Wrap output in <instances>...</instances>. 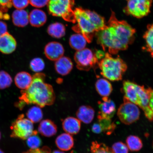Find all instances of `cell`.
Masks as SVG:
<instances>
[{
    "label": "cell",
    "mask_w": 153,
    "mask_h": 153,
    "mask_svg": "<svg viewBox=\"0 0 153 153\" xmlns=\"http://www.w3.org/2000/svg\"><path fill=\"white\" fill-rule=\"evenodd\" d=\"M94 52L96 57L98 60H101L105 56V53L103 51L96 50Z\"/></svg>",
    "instance_id": "39"
},
{
    "label": "cell",
    "mask_w": 153,
    "mask_h": 153,
    "mask_svg": "<svg viewBox=\"0 0 153 153\" xmlns=\"http://www.w3.org/2000/svg\"><path fill=\"white\" fill-rule=\"evenodd\" d=\"M94 115V110L92 107L88 105H83L80 107L76 112V116L78 120L85 124L91 123Z\"/></svg>",
    "instance_id": "16"
},
{
    "label": "cell",
    "mask_w": 153,
    "mask_h": 153,
    "mask_svg": "<svg viewBox=\"0 0 153 153\" xmlns=\"http://www.w3.org/2000/svg\"><path fill=\"white\" fill-rule=\"evenodd\" d=\"M53 153H65L59 150H55L53 151Z\"/></svg>",
    "instance_id": "41"
},
{
    "label": "cell",
    "mask_w": 153,
    "mask_h": 153,
    "mask_svg": "<svg viewBox=\"0 0 153 153\" xmlns=\"http://www.w3.org/2000/svg\"><path fill=\"white\" fill-rule=\"evenodd\" d=\"M13 82L10 74L4 71H0V89H4L10 87Z\"/></svg>",
    "instance_id": "30"
},
{
    "label": "cell",
    "mask_w": 153,
    "mask_h": 153,
    "mask_svg": "<svg viewBox=\"0 0 153 153\" xmlns=\"http://www.w3.org/2000/svg\"><path fill=\"white\" fill-rule=\"evenodd\" d=\"M62 125L64 131L70 134H76L79 132L81 128V121L71 117H67L63 120Z\"/></svg>",
    "instance_id": "14"
},
{
    "label": "cell",
    "mask_w": 153,
    "mask_h": 153,
    "mask_svg": "<svg viewBox=\"0 0 153 153\" xmlns=\"http://www.w3.org/2000/svg\"><path fill=\"white\" fill-rule=\"evenodd\" d=\"M75 0H49L48 11L53 16L61 17L67 22L75 24V14L73 8Z\"/></svg>",
    "instance_id": "5"
},
{
    "label": "cell",
    "mask_w": 153,
    "mask_h": 153,
    "mask_svg": "<svg viewBox=\"0 0 153 153\" xmlns=\"http://www.w3.org/2000/svg\"><path fill=\"white\" fill-rule=\"evenodd\" d=\"M0 153H4V152L1 149H0Z\"/></svg>",
    "instance_id": "42"
},
{
    "label": "cell",
    "mask_w": 153,
    "mask_h": 153,
    "mask_svg": "<svg viewBox=\"0 0 153 153\" xmlns=\"http://www.w3.org/2000/svg\"><path fill=\"white\" fill-rule=\"evenodd\" d=\"M47 20L46 14L41 10L34 9L29 15V21L30 24L34 27H40L43 26Z\"/></svg>",
    "instance_id": "15"
},
{
    "label": "cell",
    "mask_w": 153,
    "mask_h": 153,
    "mask_svg": "<svg viewBox=\"0 0 153 153\" xmlns=\"http://www.w3.org/2000/svg\"><path fill=\"white\" fill-rule=\"evenodd\" d=\"M22 153H51V149L47 146H44L42 149H30Z\"/></svg>",
    "instance_id": "36"
},
{
    "label": "cell",
    "mask_w": 153,
    "mask_h": 153,
    "mask_svg": "<svg viewBox=\"0 0 153 153\" xmlns=\"http://www.w3.org/2000/svg\"><path fill=\"white\" fill-rule=\"evenodd\" d=\"M143 38L146 43L143 49L150 53L151 56L153 58V23L147 26Z\"/></svg>",
    "instance_id": "23"
},
{
    "label": "cell",
    "mask_w": 153,
    "mask_h": 153,
    "mask_svg": "<svg viewBox=\"0 0 153 153\" xmlns=\"http://www.w3.org/2000/svg\"><path fill=\"white\" fill-rule=\"evenodd\" d=\"M49 0H29L30 5L37 8H41L47 5Z\"/></svg>",
    "instance_id": "35"
},
{
    "label": "cell",
    "mask_w": 153,
    "mask_h": 153,
    "mask_svg": "<svg viewBox=\"0 0 153 153\" xmlns=\"http://www.w3.org/2000/svg\"><path fill=\"white\" fill-rule=\"evenodd\" d=\"M7 24L5 22L0 21V37L7 33Z\"/></svg>",
    "instance_id": "37"
},
{
    "label": "cell",
    "mask_w": 153,
    "mask_h": 153,
    "mask_svg": "<svg viewBox=\"0 0 153 153\" xmlns=\"http://www.w3.org/2000/svg\"><path fill=\"white\" fill-rule=\"evenodd\" d=\"M98 118V123L100 124L102 131L107 135H109L113 132L116 127V124L111 120L106 118Z\"/></svg>",
    "instance_id": "27"
},
{
    "label": "cell",
    "mask_w": 153,
    "mask_h": 153,
    "mask_svg": "<svg viewBox=\"0 0 153 153\" xmlns=\"http://www.w3.org/2000/svg\"><path fill=\"white\" fill-rule=\"evenodd\" d=\"M12 6L11 0H0V12L7 13Z\"/></svg>",
    "instance_id": "34"
},
{
    "label": "cell",
    "mask_w": 153,
    "mask_h": 153,
    "mask_svg": "<svg viewBox=\"0 0 153 153\" xmlns=\"http://www.w3.org/2000/svg\"><path fill=\"white\" fill-rule=\"evenodd\" d=\"M98 66L101 75L112 81L121 80L128 68L123 59L119 57L114 58L108 53L99 62Z\"/></svg>",
    "instance_id": "4"
},
{
    "label": "cell",
    "mask_w": 153,
    "mask_h": 153,
    "mask_svg": "<svg viewBox=\"0 0 153 153\" xmlns=\"http://www.w3.org/2000/svg\"><path fill=\"white\" fill-rule=\"evenodd\" d=\"M26 115L29 120L35 123L39 122L43 117V112L38 106H33L30 108L27 112Z\"/></svg>",
    "instance_id": "26"
},
{
    "label": "cell",
    "mask_w": 153,
    "mask_h": 153,
    "mask_svg": "<svg viewBox=\"0 0 153 153\" xmlns=\"http://www.w3.org/2000/svg\"><path fill=\"white\" fill-rule=\"evenodd\" d=\"M64 49L62 44L56 42H51L46 45L44 50L45 54L51 61H56L62 57L64 53Z\"/></svg>",
    "instance_id": "11"
},
{
    "label": "cell",
    "mask_w": 153,
    "mask_h": 153,
    "mask_svg": "<svg viewBox=\"0 0 153 153\" xmlns=\"http://www.w3.org/2000/svg\"><path fill=\"white\" fill-rule=\"evenodd\" d=\"M74 59L76 68L80 70L88 71L96 66H98L99 62L94 51L87 48L76 51Z\"/></svg>",
    "instance_id": "9"
},
{
    "label": "cell",
    "mask_w": 153,
    "mask_h": 153,
    "mask_svg": "<svg viewBox=\"0 0 153 153\" xmlns=\"http://www.w3.org/2000/svg\"><path fill=\"white\" fill-rule=\"evenodd\" d=\"M73 64L69 57L62 56L56 61L55 68L56 71L62 76L68 75L71 71Z\"/></svg>",
    "instance_id": "13"
},
{
    "label": "cell",
    "mask_w": 153,
    "mask_h": 153,
    "mask_svg": "<svg viewBox=\"0 0 153 153\" xmlns=\"http://www.w3.org/2000/svg\"><path fill=\"white\" fill-rule=\"evenodd\" d=\"M91 153H113L111 149L104 143L93 141L91 146Z\"/></svg>",
    "instance_id": "29"
},
{
    "label": "cell",
    "mask_w": 153,
    "mask_h": 153,
    "mask_svg": "<svg viewBox=\"0 0 153 153\" xmlns=\"http://www.w3.org/2000/svg\"><path fill=\"white\" fill-rule=\"evenodd\" d=\"M16 39L8 32L0 37V51L5 54L13 53L16 50Z\"/></svg>",
    "instance_id": "12"
},
{
    "label": "cell",
    "mask_w": 153,
    "mask_h": 153,
    "mask_svg": "<svg viewBox=\"0 0 153 153\" xmlns=\"http://www.w3.org/2000/svg\"><path fill=\"white\" fill-rule=\"evenodd\" d=\"M27 144L31 149H37L39 148L42 144V141L40 137L37 135V131H34L31 135L27 139Z\"/></svg>",
    "instance_id": "28"
},
{
    "label": "cell",
    "mask_w": 153,
    "mask_h": 153,
    "mask_svg": "<svg viewBox=\"0 0 153 153\" xmlns=\"http://www.w3.org/2000/svg\"><path fill=\"white\" fill-rule=\"evenodd\" d=\"M12 17L13 24L19 27H24L29 22L28 13L23 9H17L14 11Z\"/></svg>",
    "instance_id": "20"
},
{
    "label": "cell",
    "mask_w": 153,
    "mask_h": 153,
    "mask_svg": "<svg viewBox=\"0 0 153 153\" xmlns=\"http://www.w3.org/2000/svg\"><path fill=\"white\" fill-rule=\"evenodd\" d=\"M45 62L42 59L36 57L30 61V69L33 72L39 73L43 71L45 68Z\"/></svg>",
    "instance_id": "31"
},
{
    "label": "cell",
    "mask_w": 153,
    "mask_h": 153,
    "mask_svg": "<svg viewBox=\"0 0 153 153\" xmlns=\"http://www.w3.org/2000/svg\"><path fill=\"white\" fill-rule=\"evenodd\" d=\"M76 25L72 29L85 37L87 42L92 41L96 33L106 26L105 19L95 11L76 7L74 10Z\"/></svg>",
    "instance_id": "3"
},
{
    "label": "cell",
    "mask_w": 153,
    "mask_h": 153,
    "mask_svg": "<svg viewBox=\"0 0 153 153\" xmlns=\"http://www.w3.org/2000/svg\"><path fill=\"white\" fill-rule=\"evenodd\" d=\"M127 4L123 9L126 15L137 19L148 16L151 12L152 0H126Z\"/></svg>",
    "instance_id": "6"
},
{
    "label": "cell",
    "mask_w": 153,
    "mask_h": 153,
    "mask_svg": "<svg viewBox=\"0 0 153 153\" xmlns=\"http://www.w3.org/2000/svg\"><path fill=\"white\" fill-rule=\"evenodd\" d=\"M48 33L51 37L56 38H62L65 35L66 28L60 23L56 22L50 25L47 29Z\"/></svg>",
    "instance_id": "24"
},
{
    "label": "cell",
    "mask_w": 153,
    "mask_h": 153,
    "mask_svg": "<svg viewBox=\"0 0 153 153\" xmlns=\"http://www.w3.org/2000/svg\"><path fill=\"white\" fill-rule=\"evenodd\" d=\"M111 150L113 153H128L129 149L127 145L122 142H118L112 145Z\"/></svg>",
    "instance_id": "32"
},
{
    "label": "cell",
    "mask_w": 153,
    "mask_h": 153,
    "mask_svg": "<svg viewBox=\"0 0 153 153\" xmlns=\"http://www.w3.org/2000/svg\"><path fill=\"white\" fill-rule=\"evenodd\" d=\"M95 88L101 96L108 97L112 91L111 84L108 80L104 78H100L95 83Z\"/></svg>",
    "instance_id": "21"
},
{
    "label": "cell",
    "mask_w": 153,
    "mask_h": 153,
    "mask_svg": "<svg viewBox=\"0 0 153 153\" xmlns=\"http://www.w3.org/2000/svg\"><path fill=\"white\" fill-rule=\"evenodd\" d=\"M91 129L93 132L95 134H100L102 132L101 126L98 123L94 124Z\"/></svg>",
    "instance_id": "38"
},
{
    "label": "cell",
    "mask_w": 153,
    "mask_h": 153,
    "mask_svg": "<svg viewBox=\"0 0 153 153\" xmlns=\"http://www.w3.org/2000/svg\"><path fill=\"white\" fill-rule=\"evenodd\" d=\"M1 132H0V140H1Z\"/></svg>",
    "instance_id": "43"
},
{
    "label": "cell",
    "mask_w": 153,
    "mask_h": 153,
    "mask_svg": "<svg viewBox=\"0 0 153 153\" xmlns=\"http://www.w3.org/2000/svg\"><path fill=\"white\" fill-rule=\"evenodd\" d=\"M126 141L128 148L131 152H138L143 148L142 141L137 136H129L127 137Z\"/></svg>",
    "instance_id": "25"
},
{
    "label": "cell",
    "mask_w": 153,
    "mask_h": 153,
    "mask_svg": "<svg viewBox=\"0 0 153 153\" xmlns=\"http://www.w3.org/2000/svg\"><path fill=\"white\" fill-rule=\"evenodd\" d=\"M117 114L122 123L130 125L139 119L140 111L137 105L124 97L123 103L118 108Z\"/></svg>",
    "instance_id": "8"
},
{
    "label": "cell",
    "mask_w": 153,
    "mask_h": 153,
    "mask_svg": "<svg viewBox=\"0 0 153 153\" xmlns=\"http://www.w3.org/2000/svg\"><path fill=\"white\" fill-rule=\"evenodd\" d=\"M102 100L98 102L99 111L97 118L111 119L116 112L115 105L108 97H103Z\"/></svg>",
    "instance_id": "10"
},
{
    "label": "cell",
    "mask_w": 153,
    "mask_h": 153,
    "mask_svg": "<svg viewBox=\"0 0 153 153\" xmlns=\"http://www.w3.org/2000/svg\"><path fill=\"white\" fill-rule=\"evenodd\" d=\"M57 127L54 122L50 120H44L40 123L38 131L42 135L47 137L53 136L57 132Z\"/></svg>",
    "instance_id": "17"
},
{
    "label": "cell",
    "mask_w": 153,
    "mask_h": 153,
    "mask_svg": "<svg viewBox=\"0 0 153 153\" xmlns=\"http://www.w3.org/2000/svg\"><path fill=\"white\" fill-rule=\"evenodd\" d=\"M45 75L37 73L32 76L31 85L27 89L21 91L17 106L22 108L25 104H35L41 108L53 104L55 95L52 86L45 82Z\"/></svg>",
    "instance_id": "2"
},
{
    "label": "cell",
    "mask_w": 153,
    "mask_h": 153,
    "mask_svg": "<svg viewBox=\"0 0 153 153\" xmlns=\"http://www.w3.org/2000/svg\"><path fill=\"white\" fill-rule=\"evenodd\" d=\"M12 5L17 9H23L28 6L29 0H11Z\"/></svg>",
    "instance_id": "33"
},
{
    "label": "cell",
    "mask_w": 153,
    "mask_h": 153,
    "mask_svg": "<svg viewBox=\"0 0 153 153\" xmlns=\"http://www.w3.org/2000/svg\"><path fill=\"white\" fill-rule=\"evenodd\" d=\"M15 85L19 88L24 90L30 87L32 81V76L25 71L19 72L15 77Z\"/></svg>",
    "instance_id": "19"
},
{
    "label": "cell",
    "mask_w": 153,
    "mask_h": 153,
    "mask_svg": "<svg viewBox=\"0 0 153 153\" xmlns=\"http://www.w3.org/2000/svg\"><path fill=\"white\" fill-rule=\"evenodd\" d=\"M55 143L57 148L64 151H69L73 148L74 140L70 134L63 133L57 137Z\"/></svg>",
    "instance_id": "18"
},
{
    "label": "cell",
    "mask_w": 153,
    "mask_h": 153,
    "mask_svg": "<svg viewBox=\"0 0 153 153\" xmlns=\"http://www.w3.org/2000/svg\"><path fill=\"white\" fill-rule=\"evenodd\" d=\"M136 30L124 20H118L111 11L108 23L103 29L95 34L97 43L111 55L125 51L133 43Z\"/></svg>",
    "instance_id": "1"
},
{
    "label": "cell",
    "mask_w": 153,
    "mask_h": 153,
    "mask_svg": "<svg viewBox=\"0 0 153 153\" xmlns=\"http://www.w3.org/2000/svg\"><path fill=\"white\" fill-rule=\"evenodd\" d=\"M33 122L24 118V114H20L11 125L10 136L24 140L33 133Z\"/></svg>",
    "instance_id": "7"
},
{
    "label": "cell",
    "mask_w": 153,
    "mask_h": 153,
    "mask_svg": "<svg viewBox=\"0 0 153 153\" xmlns=\"http://www.w3.org/2000/svg\"><path fill=\"white\" fill-rule=\"evenodd\" d=\"M87 42L83 36L80 33L73 34L69 39L71 47L77 51L85 48Z\"/></svg>",
    "instance_id": "22"
},
{
    "label": "cell",
    "mask_w": 153,
    "mask_h": 153,
    "mask_svg": "<svg viewBox=\"0 0 153 153\" xmlns=\"http://www.w3.org/2000/svg\"><path fill=\"white\" fill-rule=\"evenodd\" d=\"M149 106L151 109L153 111V90L152 89L149 98Z\"/></svg>",
    "instance_id": "40"
}]
</instances>
